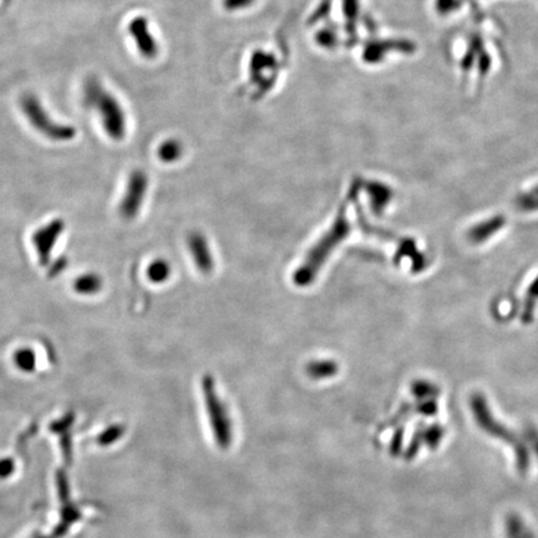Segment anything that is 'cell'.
<instances>
[{
  "label": "cell",
  "instance_id": "cell-1",
  "mask_svg": "<svg viewBox=\"0 0 538 538\" xmlns=\"http://www.w3.org/2000/svg\"><path fill=\"white\" fill-rule=\"evenodd\" d=\"M350 230V222L347 217V203H343L331 228L309 249L303 263L298 267L293 275L294 283L301 287L312 284L328 258L331 257L336 247L347 238Z\"/></svg>",
  "mask_w": 538,
  "mask_h": 538
},
{
  "label": "cell",
  "instance_id": "cell-2",
  "mask_svg": "<svg viewBox=\"0 0 538 538\" xmlns=\"http://www.w3.org/2000/svg\"><path fill=\"white\" fill-rule=\"evenodd\" d=\"M85 104L100 115L105 132L112 140L121 141L126 134V118L118 99L110 94L97 78H90L84 86Z\"/></svg>",
  "mask_w": 538,
  "mask_h": 538
},
{
  "label": "cell",
  "instance_id": "cell-3",
  "mask_svg": "<svg viewBox=\"0 0 538 538\" xmlns=\"http://www.w3.org/2000/svg\"><path fill=\"white\" fill-rule=\"evenodd\" d=\"M202 392L208 414V420L212 427L214 441L222 450L230 448L233 441V426L230 415L222 399L216 389V382L211 375L202 379Z\"/></svg>",
  "mask_w": 538,
  "mask_h": 538
},
{
  "label": "cell",
  "instance_id": "cell-4",
  "mask_svg": "<svg viewBox=\"0 0 538 538\" xmlns=\"http://www.w3.org/2000/svg\"><path fill=\"white\" fill-rule=\"evenodd\" d=\"M471 408H472V413L475 415L477 424L481 426L485 432L490 434V435H492V436L499 437L501 440L510 443L511 446L515 450L516 456L518 457L517 459V465L520 467V470L522 472L526 471L527 466H528L526 448L523 446V443L512 432L506 430L504 426L501 425L499 422L495 420V418H493L491 411H490V408H488L486 398L482 394H474L471 396Z\"/></svg>",
  "mask_w": 538,
  "mask_h": 538
},
{
  "label": "cell",
  "instance_id": "cell-5",
  "mask_svg": "<svg viewBox=\"0 0 538 538\" xmlns=\"http://www.w3.org/2000/svg\"><path fill=\"white\" fill-rule=\"evenodd\" d=\"M22 109L29 123L33 125L34 129L44 134L45 137L59 142L73 140L75 137V129L69 125L53 121V118H49V115L45 111L39 99L33 94H25L22 96Z\"/></svg>",
  "mask_w": 538,
  "mask_h": 538
},
{
  "label": "cell",
  "instance_id": "cell-6",
  "mask_svg": "<svg viewBox=\"0 0 538 538\" xmlns=\"http://www.w3.org/2000/svg\"><path fill=\"white\" fill-rule=\"evenodd\" d=\"M149 186L147 174L142 170H136L130 174L123 201L120 203V214L125 219H134L145 201L146 192Z\"/></svg>",
  "mask_w": 538,
  "mask_h": 538
},
{
  "label": "cell",
  "instance_id": "cell-7",
  "mask_svg": "<svg viewBox=\"0 0 538 538\" xmlns=\"http://www.w3.org/2000/svg\"><path fill=\"white\" fill-rule=\"evenodd\" d=\"M64 230H65V222L62 219H56L40 227L39 230H36L34 233L33 244L38 254L40 265L46 267L50 264L53 249Z\"/></svg>",
  "mask_w": 538,
  "mask_h": 538
},
{
  "label": "cell",
  "instance_id": "cell-8",
  "mask_svg": "<svg viewBox=\"0 0 538 538\" xmlns=\"http://www.w3.org/2000/svg\"><path fill=\"white\" fill-rule=\"evenodd\" d=\"M416 51V44L408 39L374 40L364 46L363 59L366 64L381 62L390 53L411 55Z\"/></svg>",
  "mask_w": 538,
  "mask_h": 538
},
{
  "label": "cell",
  "instance_id": "cell-9",
  "mask_svg": "<svg viewBox=\"0 0 538 538\" xmlns=\"http://www.w3.org/2000/svg\"><path fill=\"white\" fill-rule=\"evenodd\" d=\"M129 32L134 40V44L139 49L141 55L145 57H155L158 53L156 40L153 38L147 19L144 17H136L129 24Z\"/></svg>",
  "mask_w": 538,
  "mask_h": 538
},
{
  "label": "cell",
  "instance_id": "cell-10",
  "mask_svg": "<svg viewBox=\"0 0 538 538\" xmlns=\"http://www.w3.org/2000/svg\"><path fill=\"white\" fill-rule=\"evenodd\" d=\"M187 246L197 269L202 275H209L214 268V259L206 237L198 232H193L188 235Z\"/></svg>",
  "mask_w": 538,
  "mask_h": 538
},
{
  "label": "cell",
  "instance_id": "cell-11",
  "mask_svg": "<svg viewBox=\"0 0 538 538\" xmlns=\"http://www.w3.org/2000/svg\"><path fill=\"white\" fill-rule=\"evenodd\" d=\"M491 62H492L491 56L488 55L485 50L481 36L478 34L471 35L469 48L461 60V69L464 71H470L471 67L477 64L480 74L486 75L490 71Z\"/></svg>",
  "mask_w": 538,
  "mask_h": 538
},
{
  "label": "cell",
  "instance_id": "cell-12",
  "mask_svg": "<svg viewBox=\"0 0 538 538\" xmlns=\"http://www.w3.org/2000/svg\"><path fill=\"white\" fill-rule=\"evenodd\" d=\"M507 223V219L504 214H495L490 219H483L481 222L472 226L467 232V240L472 244H483L490 241L493 235L499 233Z\"/></svg>",
  "mask_w": 538,
  "mask_h": 538
},
{
  "label": "cell",
  "instance_id": "cell-13",
  "mask_svg": "<svg viewBox=\"0 0 538 538\" xmlns=\"http://www.w3.org/2000/svg\"><path fill=\"white\" fill-rule=\"evenodd\" d=\"M366 191L369 193L370 206L373 212L375 213L376 216H380L385 211L387 205L392 202V188L382 182L370 181L366 185Z\"/></svg>",
  "mask_w": 538,
  "mask_h": 538
},
{
  "label": "cell",
  "instance_id": "cell-14",
  "mask_svg": "<svg viewBox=\"0 0 538 538\" xmlns=\"http://www.w3.org/2000/svg\"><path fill=\"white\" fill-rule=\"evenodd\" d=\"M395 258L396 259L410 258L413 273H421L422 270H425L426 265H427L425 254L418 249L416 242L413 238H405L404 241H401Z\"/></svg>",
  "mask_w": 538,
  "mask_h": 538
},
{
  "label": "cell",
  "instance_id": "cell-15",
  "mask_svg": "<svg viewBox=\"0 0 538 538\" xmlns=\"http://www.w3.org/2000/svg\"><path fill=\"white\" fill-rule=\"evenodd\" d=\"M104 280L96 273H85L74 282V289L81 296H94L102 289Z\"/></svg>",
  "mask_w": 538,
  "mask_h": 538
},
{
  "label": "cell",
  "instance_id": "cell-16",
  "mask_svg": "<svg viewBox=\"0 0 538 538\" xmlns=\"http://www.w3.org/2000/svg\"><path fill=\"white\" fill-rule=\"evenodd\" d=\"M275 57L272 54L264 53L262 50H258L253 54L252 60H251V80L256 84L261 83L262 74L264 69H270L275 67Z\"/></svg>",
  "mask_w": 538,
  "mask_h": 538
},
{
  "label": "cell",
  "instance_id": "cell-17",
  "mask_svg": "<svg viewBox=\"0 0 538 538\" xmlns=\"http://www.w3.org/2000/svg\"><path fill=\"white\" fill-rule=\"evenodd\" d=\"M538 303V275L532 280V283L528 286L526 291V297L523 301L522 308L521 322L523 324H531L534 319V310Z\"/></svg>",
  "mask_w": 538,
  "mask_h": 538
},
{
  "label": "cell",
  "instance_id": "cell-18",
  "mask_svg": "<svg viewBox=\"0 0 538 538\" xmlns=\"http://www.w3.org/2000/svg\"><path fill=\"white\" fill-rule=\"evenodd\" d=\"M338 373V365L333 360H317L307 365V374L314 380H323Z\"/></svg>",
  "mask_w": 538,
  "mask_h": 538
},
{
  "label": "cell",
  "instance_id": "cell-19",
  "mask_svg": "<svg viewBox=\"0 0 538 538\" xmlns=\"http://www.w3.org/2000/svg\"><path fill=\"white\" fill-rule=\"evenodd\" d=\"M515 207L520 212H538V185L517 195L515 197Z\"/></svg>",
  "mask_w": 538,
  "mask_h": 538
},
{
  "label": "cell",
  "instance_id": "cell-20",
  "mask_svg": "<svg viewBox=\"0 0 538 538\" xmlns=\"http://www.w3.org/2000/svg\"><path fill=\"white\" fill-rule=\"evenodd\" d=\"M184 153V146L176 139H170V140L163 142L158 150H157V155L158 158L163 161V163H172L179 161V158H181Z\"/></svg>",
  "mask_w": 538,
  "mask_h": 538
},
{
  "label": "cell",
  "instance_id": "cell-21",
  "mask_svg": "<svg viewBox=\"0 0 538 538\" xmlns=\"http://www.w3.org/2000/svg\"><path fill=\"white\" fill-rule=\"evenodd\" d=\"M343 13L345 18V29L350 39H355V24L359 17V0H343Z\"/></svg>",
  "mask_w": 538,
  "mask_h": 538
},
{
  "label": "cell",
  "instance_id": "cell-22",
  "mask_svg": "<svg viewBox=\"0 0 538 538\" xmlns=\"http://www.w3.org/2000/svg\"><path fill=\"white\" fill-rule=\"evenodd\" d=\"M14 363L18 369L24 373H32L36 366V355L30 347H20L14 353Z\"/></svg>",
  "mask_w": 538,
  "mask_h": 538
},
{
  "label": "cell",
  "instance_id": "cell-23",
  "mask_svg": "<svg viewBox=\"0 0 538 538\" xmlns=\"http://www.w3.org/2000/svg\"><path fill=\"white\" fill-rule=\"evenodd\" d=\"M171 275V267L163 259H157L152 262L147 268V277L152 283H163Z\"/></svg>",
  "mask_w": 538,
  "mask_h": 538
},
{
  "label": "cell",
  "instance_id": "cell-24",
  "mask_svg": "<svg viewBox=\"0 0 538 538\" xmlns=\"http://www.w3.org/2000/svg\"><path fill=\"white\" fill-rule=\"evenodd\" d=\"M506 532L509 538H533L527 527L516 516H511L506 522Z\"/></svg>",
  "mask_w": 538,
  "mask_h": 538
},
{
  "label": "cell",
  "instance_id": "cell-25",
  "mask_svg": "<svg viewBox=\"0 0 538 538\" xmlns=\"http://www.w3.org/2000/svg\"><path fill=\"white\" fill-rule=\"evenodd\" d=\"M315 40H317V43H318L322 48H325V49H333V48H336V44H338V34H336L334 29L326 27V28H323L317 33V35H315Z\"/></svg>",
  "mask_w": 538,
  "mask_h": 538
},
{
  "label": "cell",
  "instance_id": "cell-26",
  "mask_svg": "<svg viewBox=\"0 0 538 538\" xmlns=\"http://www.w3.org/2000/svg\"><path fill=\"white\" fill-rule=\"evenodd\" d=\"M413 392L418 398L432 399L437 395V387L427 381H416L413 385Z\"/></svg>",
  "mask_w": 538,
  "mask_h": 538
},
{
  "label": "cell",
  "instance_id": "cell-27",
  "mask_svg": "<svg viewBox=\"0 0 538 538\" xmlns=\"http://www.w3.org/2000/svg\"><path fill=\"white\" fill-rule=\"evenodd\" d=\"M462 6V0H435V9L440 15H448L459 11Z\"/></svg>",
  "mask_w": 538,
  "mask_h": 538
},
{
  "label": "cell",
  "instance_id": "cell-28",
  "mask_svg": "<svg viewBox=\"0 0 538 538\" xmlns=\"http://www.w3.org/2000/svg\"><path fill=\"white\" fill-rule=\"evenodd\" d=\"M331 3L333 0H322L318 8L312 14V17L309 18V24L313 25L315 22H320L325 17H328V14L331 13Z\"/></svg>",
  "mask_w": 538,
  "mask_h": 538
},
{
  "label": "cell",
  "instance_id": "cell-29",
  "mask_svg": "<svg viewBox=\"0 0 538 538\" xmlns=\"http://www.w3.org/2000/svg\"><path fill=\"white\" fill-rule=\"evenodd\" d=\"M67 264H69V261H67V258H57L54 262H50V264H49V272H48V275H49V277H53V278H54V277H57L59 275H62V272L67 268Z\"/></svg>",
  "mask_w": 538,
  "mask_h": 538
},
{
  "label": "cell",
  "instance_id": "cell-30",
  "mask_svg": "<svg viewBox=\"0 0 538 538\" xmlns=\"http://www.w3.org/2000/svg\"><path fill=\"white\" fill-rule=\"evenodd\" d=\"M254 1L256 0H223V6L226 11H237L252 6Z\"/></svg>",
  "mask_w": 538,
  "mask_h": 538
},
{
  "label": "cell",
  "instance_id": "cell-31",
  "mask_svg": "<svg viewBox=\"0 0 538 538\" xmlns=\"http://www.w3.org/2000/svg\"><path fill=\"white\" fill-rule=\"evenodd\" d=\"M403 443V432H396L395 436L392 439V446H390V453L392 455H396L400 453V448Z\"/></svg>",
  "mask_w": 538,
  "mask_h": 538
}]
</instances>
